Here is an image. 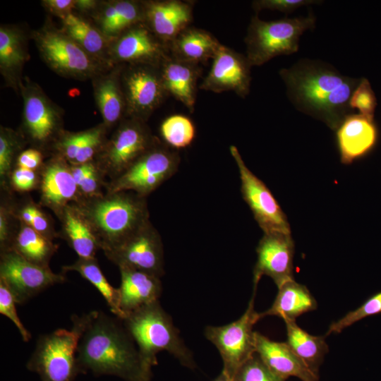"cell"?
I'll use <instances>...</instances> for the list:
<instances>
[{
	"mask_svg": "<svg viewBox=\"0 0 381 381\" xmlns=\"http://www.w3.org/2000/svg\"><path fill=\"white\" fill-rule=\"evenodd\" d=\"M161 65L160 73L167 93L193 112L200 75L199 65L179 60L171 55Z\"/></svg>",
	"mask_w": 381,
	"mask_h": 381,
	"instance_id": "ffe728a7",
	"label": "cell"
},
{
	"mask_svg": "<svg viewBox=\"0 0 381 381\" xmlns=\"http://www.w3.org/2000/svg\"><path fill=\"white\" fill-rule=\"evenodd\" d=\"M126 86L131 111L136 114L150 112L167 94L161 73L149 68L133 70L126 78Z\"/></svg>",
	"mask_w": 381,
	"mask_h": 381,
	"instance_id": "7402d4cb",
	"label": "cell"
},
{
	"mask_svg": "<svg viewBox=\"0 0 381 381\" xmlns=\"http://www.w3.org/2000/svg\"><path fill=\"white\" fill-rule=\"evenodd\" d=\"M16 304L11 291L2 281H0V313L12 321L18 329L23 340L27 342L30 339L31 334L18 317Z\"/></svg>",
	"mask_w": 381,
	"mask_h": 381,
	"instance_id": "ab89813d",
	"label": "cell"
},
{
	"mask_svg": "<svg viewBox=\"0 0 381 381\" xmlns=\"http://www.w3.org/2000/svg\"><path fill=\"white\" fill-rule=\"evenodd\" d=\"M75 4L81 8H89L94 4V2L92 1H77Z\"/></svg>",
	"mask_w": 381,
	"mask_h": 381,
	"instance_id": "f907efd6",
	"label": "cell"
},
{
	"mask_svg": "<svg viewBox=\"0 0 381 381\" xmlns=\"http://www.w3.org/2000/svg\"><path fill=\"white\" fill-rule=\"evenodd\" d=\"M73 204L103 251L117 246L150 222L146 198L131 191L80 198Z\"/></svg>",
	"mask_w": 381,
	"mask_h": 381,
	"instance_id": "3957f363",
	"label": "cell"
},
{
	"mask_svg": "<svg viewBox=\"0 0 381 381\" xmlns=\"http://www.w3.org/2000/svg\"><path fill=\"white\" fill-rule=\"evenodd\" d=\"M146 18L155 36L169 44L193 20L190 1L168 0L147 4Z\"/></svg>",
	"mask_w": 381,
	"mask_h": 381,
	"instance_id": "e0dca14e",
	"label": "cell"
},
{
	"mask_svg": "<svg viewBox=\"0 0 381 381\" xmlns=\"http://www.w3.org/2000/svg\"><path fill=\"white\" fill-rule=\"evenodd\" d=\"M320 2L314 0H258L253 2V8L259 12L262 9L277 10L291 13L300 6Z\"/></svg>",
	"mask_w": 381,
	"mask_h": 381,
	"instance_id": "b9f144b4",
	"label": "cell"
},
{
	"mask_svg": "<svg viewBox=\"0 0 381 381\" xmlns=\"http://www.w3.org/2000/svg\"><path fill=\"white\" fill-rule=\"evenodd\" d=\"M195 132L192 120L182 114L168 116L160 126V134L165 144L176 150L189 146L195 138Z\"/></svg>",
	"mask_w": 381,
	"mask_h": 381,
	"instance_id": "4dcf8cb0",
	"label": "cell"
},
{
	"mask_svg": "<svg viewBox=\"0 0 381 381\" xmlns=\"http://www.w3.org/2000/svg\"><path fill=\"white\" fill-rule=\"evenodd\" d=\"M289 99L299 111L337 130L351 108L349 101L357 79L341 74L332 66L301 59L279 71Z\"/></svg>",
	"mask_w": 381,
	"mask_h": 381,
	"instance_id": "6da1fadb",
	"label": "cell"
},
{
	"mask_svg": "<svg viewBox=\"0 0 381 381\" xmlns=\"http://www.w3.org/2000/svg\"><path fill=\"white\" fill-rule=\"evenodd\" d=\"M250 67L246 56L222 44L199 87L216 93L233 91L245 97L250 91Z\"/></svg>",
	"mask_w": 381,
	"mask_h": 381,
	"instance_id": "5bb4252c",
	"label": "cell"
},
{
	"mask_svg": "<svg viewBox=\"0 0 381 381\" xmlns=\"http://www.w3.org/2000/svg\"><path fill=\"white\" fill-rule=\"evenodd\" d=\"M104 253L119 268L136 270L160 278L164 274L163 243L150 221L121 243Z\"/></svg>",
	"mask_w": 381,
	"mask_h": 381,
	"instance_id": "8fae6325",
	"label": "cell"
},
{
	"mask_svg": "<svg viewBox=\"0 0 381 381\" xmlns=\"http://www.w3.org/2000/svg\"><path fill=\"white\" fill-rule=\"evenodd\" d=\"M25 121L30 136L43 142L54 133L56 126L54 112L44 99L37 95L28 97L25 102Z\"/></svg>",
	"mask_w": 381,
	"mask_h": 381,
	"instance_id": "f546056e",
	"label": "cell"
},
{
	"mask_svg": "<svg viewBox=\"0 0 381 381\" xmlns=\"http://www.w3.org/2000/svg\"><path fill=\"white\" fill-rule=\"evenodd\" d=\"M381 313V291L368 298L359 308L332 322L326 333H340L343 329L368 316Z\"/></svg>",
	"mask_w": 381,
	"mask_h": 381,
	"instance_id": "d590c367",
	"label": "cell"
},
{
	"mask_svg": "<svg viewBox=\"0 0 381 381\" xmlns=\"http://www.w3.org/2000/svg\"><path fill=\"white\" fill-rule=\"evenodd\" d=\"M256 290L245 313L236 321L223 326H207L206 338L219 351L223 361V369L232 379L238 369L255 353L253 326L262 318L254 307Z\"/></svg>",
	"mask_w": 381,
	"mask_h": 381,
	"instance_id": "ba28073f",
	"label": "cell"
},
{
	"mask_svg": "<svg viewBox=\"0 0 381 381\" xmlns=\"http://www.w3.org/2000/svg\"><path fill=\"white\" fill-rule=\"evenodd\" d=\"M221 45L210 32L190 26L168 44L172 57L198 65L212 59Z\"/></svg>",
	"mask_w": 381,
	"mask_h": 381,
	"instance_id": "cb8c5ba5",
	"label": "cell"
},
{
	"mask_svg": "<svg viewBox=\"0 0 381 381\" xmlns=\"http://www.w3.org/2000/svg\"><path fill=\"white\" fill-rule=\"evenodd\" d=\"M155 37L145 27L131 28L116 44L115 55L121 61L161 64L170 55L169 46Z\"/></svg>",
	"mask_w": 381,
	"mask_h": 381,
	"instance_id": "44dd1931",
	"label": "cell"
},
{
	"mask_svg": "<svg viewBox=\"0 0 381 381\" xmlns=\"http://www.w3.org/2000/svg\"><path fill=\"white\" fill-rule=\"evenodd\" d=\"M179 154L167 145L156 143L120 176L107 183V192L131 191L147 197L175 174Z\"/></svg>",
	"mask_w": 381,
	"mask_h": 381,
	"instance_id": "52a82bcc",
	"label": "cell"
},
{
	"mask_svg": "<svg viewBox=\"0 0 381 381\" xmlns=\"http://www.w3.org/2000/svg\"><path fill=\"white\" fill-rule=\"evenodd\" d=\"M46 2L50 8L60 13L70 10L75 4V1L71 0H49Z\"/></svg>",
	"mask_w": 381,
	"mask_h": 381,
	"instance_id": "c3c4849f",
	"label": "cell"
},
{
	"mask_svg": "<svg viewBox=\"0 0 381 381\" xmlns=\"http://www.w3.org/2000/svg\"><path fill=\"white\" fill-rule=\"evenodd\" d=\"M42 163V154L34 149L23 151L17 159L18 167L35 171Z\"/></svg>",
	"mask_w": 381,
	"mask_h": 381,
	"instance_id": "7dc6e473",
	"label": "cell"
},
{
	"mask_svg": "<svg viewBox=\"0 0 381 381\" xmlns=\"http://www.w3.org/2000/svg\"><path fill=\"white\" fill-rule=\"evenodd\" d=\"M349 105L351 109H358L360 114L373 119L377 100L371 85L366 78H363L359 82L352 93Z\"/></svg>",
	"mask_w": 381,
	"mask_h": 381,
	"instance_id": "f35d334b",
	"label": "cell"
},
{
	"mask_svg": "<svg viewBox=\"0 0 381 381\" xmlns=\"http://www.w3.org/2000/svg\"><path fill=\"white\" fill-rule=\"evenodd\" d=\"M70 271L77 272L82 277L92 284L106 301L111 312L122 320L123 315L120 308L119 288L110 284L103 274L96 258H78L74 263L62 267L63 273Z\"/></svg>",
	"mask_w": 381,
	"mask_h": 381,
	"instance_id": "f1b7e54d",
	"label": "cell"
},
{
	"mask_svg": "<svg viewBox=\"0 0 381 381\" xmlns=\"http://www.w3.org/2000/svg\"><path fill=\"white\" fill-rule=\"evenodd\" d=\"M285 323L287 344L308 369L319 378V368L328 351L325 337L308 334L295 321H285Z\"/></svg>",
	"mask_w": 381,
	"mask_h": 381,
	"instance_id": "4316f807",
	"label": "cell"
},
{
	"mask_svg": "<svg viewBox=\"0 0 381 381\" xmlns=\"http://www.w3.org/2000/svg\"><path fill=\"white\" fill-rule=\"evenodd\" d=\"M255 353L264 363L277 375L284 380L291 376L302 381H318L294 353L286 342H279L255 332Z\"/></svg>",
	"mask_w": 381,
	"mask_h": 381,
	"instance_id": "ac0fdd59",
	"label": "cell"
},
{
	"mask_svg": "<svg viewBox=\"0 0 381 381\" xmlns=\"http://www.w3.org/2000/svg\"><path fill=\"white\" fill-rule=\"evenodd\" d=\"M156 143L137 121L121 126L101 156L97 167L110 181L120 176Z\"/></svg>",
	"mask_w": 381,
	"mask_h": 381,
	"instance_id": "7c38bea8",
	"label": "cell"
},
{
	"mask_svg": "<svg viewBox=\"0 0 381 381\" xmlns=\"http://www.w3.org/2000/svg\"><path fill=\"white\" fill-rule=\"evenodd\" d=\"M94 131L95 128L69 135L64 137L59 143V150L71 165L73 164L76 158L83 152Z\"/></svg>",
	"mask_w": 381,
	"mask_h": 381,
	"instance_id": "60d3db41",
	"label": "cell"
},
{
	"mask_svg": "<svg viewBox=\"0 0 381 381\" xmlns=\"http://www.w3.org/2000/svg\"><path fill=\"white\" fill-rule=\"evenodd\" d=\"M121 320L97 311L78 344L77 361L82 374L113 375L126 381H150L137 347Z\"/></svg>",
	"mask_w": 381,
	"mask_h": 381,
	"instance_id": "7a4b0ae2",
	"label": "cell"
},
{
	"mask_svg": "<svg viewBox=\"0 0 381 381\" xmlns=\"http://www.w3.org/2000/svg\"><path fill=\"white\" fill-rule=\"evenodd\" d=\"M278 294L265 316H277L285 321H296L303 313L317 308V301L305 285L290 280L278 288Z\"/></svg>",
	"mask_w": 381,
	"mask_h": 381,
	"instance_id": "d4e9b609",
	"label": "cell"
},
{
	"mask_svg": "<svg viewBox=\"0 0 381 381\" xmlns=\"http://www.w3.org/2000/svg\"><path fill=\"white\" fill-rule=\"evenodd\" d=\"M97 310L71 316L70 329H57L40 335L26 363L40 381H74L81 374L77 361L79 341Z\"/></svg>",
	"mask_w": 381,
	"mask_h": 381,
	"instance_id": "5b68a950",
	"label": "cell"
},
{
	"mask_svg": "<svg viewBox=\"0 0 381 381\" xmlns=\"http://www.w3.org/2000/svg\"><path fill=\"white\" fill-rule=\"evenodd\" d=\"M64 22L68 35L85 51L97 53L102 50V35L87 23L71 13L65 16Z\"/></svg>",
	"mask_w": 381,
	"mask_h": 381,
	"instance_id": "1f68e13d",
	"label": "cell"
},
{
	"mask_svg": "<svg viewBox=\"0 0 381 381\" xmlns=\"http://www.w3.org/2000/svg\"><path fill=\"white\" fill-rule=\"evenodd\" d=\"M213 381H233V379L224 370H222L220 374Z\"/></svg>",
	"mask_w": 381,
	"mask_h": 381,
	"instance_id": "681fc988",
	"label": "cell"
},
{
	"mask_svg": "<svg viewBox=\"0 0 381 381\" xmlns=\"http://www.w3.org/2000/svg\"><path fill=\"white\" fill-rule=\"evenodd\" d=\"M40 203L59 216L68 205L81 198L71 165L63 159H54L40 173Z\"/></svg>",
	"mask_w": 381,
	"mask_h": 381,
	"instance_id": "9a60e30c",
	"label": "cell"
},
{
	"mask_svg": "<svg viewBox=\"0 0 381 381\" xmlns=\"http://www.w3.org/2000/svg\"><path fill=\"white\" fill-rule=\"evenodd\" d=\"M40 47L47 61L59 70L82 73L90 68L85 51L72 39L61 34L45 32L40 37Z\"/></svg>",
	"mask_w": 381,
	"mask_h": 381,
	"instance_id": "603a6c76",
	"label": "cell"
},
{
	"mask_svg": "<svg viewBox=\"0 0 381 381\" xmlns=\"http://www.w3.org/2000/svg\"><path fill=\"white\" fill-rule=\"evenodd\" d=\"M10 176L12 186L19 191L31 190L39 184L40 176L34 170L17 167Z\"/></svg>",
	"mask_w": 381,
	"mask_h": 381,
	"instance_id": "ee69618b",
	"label": "cell"
},
{
	"mask_svg": "<svg viewBox=\"0 0 381 381\" xmlns=\"http://www.w3.org/2000/svg\"><path fill=\"white\" fill-rule=\"evenodd\" d=\"M13 214L9 208L1 205L0 208V244L1 251L8 248L15 234L11 230V218Z\"/></svg>",
	"mask_w": 381,
	"mask_h": 381,
	"instance_id": "f6af8a7d",
	"label": "cell"
},
{
	"mask_svg": "<svg viewBox=\"0 0 381 381\" xmlns=\"http://www.w3.org/2000/svg\"><path fill=\"white\" fill-rule=\"evenodd\" d=\"M73 179L78 186L81 198H92L102 195L101 188L104 178L92 162L71 165Z\"/></svg>",
	"mask_w": 381,
	"mask_h": 381,
	"instance_id": "836d02e7",
	"label": "cell"
},
{
	"mask_svg": "<svg viewBox=\"0 0 381 381\" xmlns=\"http://www.w3.org/2000/svg\"><path fill=\"white\" fill-rule=\"evenodd\" d=\"M15 144L11 138L1 132L0 135V176L4 181L12 172Z\"/></svg>",
	"mask_w": 381,
	"mask_h": 381,
	"instance_id": "7bdbcfd3",
	"label": "cell"
},
{
	"mask_svg": "<svg viewBox=\"0 0 381 381\" xmlns=\"http://www.w3.org/2000/svg\"><path fill=\"white\" fill-rule=\"evenodd\" d=\"M125 1L116 2L107 8L102 20V26L106 34L111 35L112 29L123 9Z\"/></svg>",
	"mask_w": 381,
	"mask_h": 381,
	"instance_id": "bcb514c9",
	"label": "cell"
},
{
	"mask_svg": "<svg viewBox=\"0 0 381 381\" xmlns=\"http://www.w3.org/2000/svg\"><path fill=\"white\" fill-rule=\"evenodd\" d=\"M97 99L105 122L108 124L115 123L123 109L122 99L116 82L113 80L104 81L97 90Z\"/></svg>",
	"mask_w": 381,
	"mask_h": 381,
	"instance_id": "e575fe53",
	"label": "cell"
},
{
	"mask_svg": "<svg viewBox=\"0 0 381 381\" xmlns=\"http://www.w3.org/2000/svg\"><path fill=\"white\" fill-rule=\"evenodd\" d=\"M315 22L312 14L271 21L253 17L245 38L246 58L250 66H261L275 56L296 52L301 35L313 28Z\"/></svg>",
	"mask_w": 381,
	"mask_h": 381,
	"instance_id": "8992f818",
	"label": "cell"
},
{
	"mask_svg": "<svg viewBox=\"0 0 381 381\" xmlns=\"http://www.w3.org/2000/svg\"><path fill=\"white\" fill-rule=\"evenodd\" d=\"M8 249L12 250L25 260L44 267L49 263L57 249L52 240L30 226L20 223Z\"/></svg>",
	"mask_w": 381,
	"mask_h": 381,
	"instance_id": "83f0119b",
	"label": "cell"
},
{
	"mask_svg": "<svg viewBox=\"0 0 381 381\" xmlns=\"http://www.w3.org/2000/svg\"><path fill=\"white\" fill-rule=\"evenodd\" d=\"M63 235L78 258L93 259L98 249V241L90 224L73 203L67 205L58 216Z\"/></svg>",
	"mask_w": 381,
	"mask_h": 381,
	"instance_id": "484cf974",
	"label": "cell"
},
{
	"mask_svg": "<svg viewBox=\"0 0 381 381\" xmlns=\"http://www.w3.org/2000/svg\"><path fill=\"white\" fill-rule=\"evenodd\" d=\"M233 381H285L274 374L262 361L257 353H253L236 372Z\"/></svg>",
	"mask_w": 381,
	"mask_h": 381,
	"instance_id": "8d00e7d4",
	"label": "cell"
},
{
	"mask_svg": "<svg viewBox=\"0 0 381 381\" xmlns=\"http://www.w3.org/2000/svg\"><path fill=\"white\" fill-rule=\"evenodd\" d=\"M119 291L123 319L139 308L159 301L162 291L160 277L133 269L119 268Z\"/></svg>",
	"mask_w": 381,
	"mask_h": 381,
	"instance_id": "d6986e66",
	"label": "cell"
},
{
	"mask_svg": "<svg viewBox=\"0 0 381 381\" xmlns=\"http://www.w3.org/2000/svg\"><path fill=\"white\" fill-rule=\"evenodd\" d=\"M13 217L47 238L53 240L56 233L51 219L40 206L32 201L18 205L15 209L9 208Z\"/></svg>",
	"mask_w": 381,
	"mask_h": 381,
	"instance_id": "d6a6232c",
	"label": "cell"
},
{
	"mask_svg": "<svg viewBox=\"0 0 381 381\" xmlns=\"http://www.w3.org/2000/svg\"><path fill=\"white\" fill-rule=\"evenodd\" d=\"M23 60L18 36L11 30H0V64L6 68L16 67Z\"/></svg>",
	"mask_w": 381,
	"mask_h": 381,
	"instance_id": "74e56055",
	"label": "cell"
},
{
	"mask_svg": "<svg viewBox=\"0 0 381 381\" xmlns=\"http://www.w3.org/2000/svg\"><path fill=\"white\" fill-rule=\"evenodd\" d=\"M122 322L137 347L143 370L149 378H152V368L157 365V355L162 351L174 356L182 365L196 368L191 351L159 301L128 315Z\"/></svg>",
	"mask_w": 381,
	"mask_h": 381,
	"instance_id": "277c9868",
	"label": "cell"
},
{
	"mask_svg": "<svg viewBox=\"0 0 381 381\" xmlns=\"http://www.w3.org/2000/svg\"><path fill=\"white\" fill-rule=\"evenodd\" d=\"M66 280L64 273H54L49 267L34 264L12 250L1 251L0 281L11 291L17 304Z\"/></svg>",
	"mask_w": 381,
	"mask_h": 381,
	"instance_id": "9c48e42d",
	"label": "cell"
},
{
	"mask_svg": "<svg viewBox=\"0 0 381 381\" xmlns=\"http://www.w3.org/2000/svg\"><path fill=\"white\" fill-rule=\"evenodd\" d=\"M378 140L373 119L361 114H349L337 129V141L341 162L345 164L370 152Z\"/></svg>",
	"mask_w": 381,
	"mask_h": 381,
	"instance_id": "2e32d148",
	"label": "cell"
},
{
	"mask_svg": "<svg viewBox=\"0 0 381 381\" xmlns=\"http://www.w3.org/2000/svg\"><path fill=\"white\" fill-rule=\"evenodd\" d=\"M229 150L238 167L242 197L263 232L291 234L286 216L270 189L247 167L236 146Z\"/></svg>",
	"mask_w": 381,
	"mask_h": 381,
	"instance_id": "30bf717a",
	"label": "cell"
},
{
	"mask_svg": "<svg viewBox=\"0 0 381 381\" xmlns=\"http://www.w3.org/2000/svg\"><path fill=\"white\" fill-rule=\"evenodd\" d=\"M257 262L253 269V289L264 275L279 288L294 279V243L291 234L264 233L256 248Z\"/></svg>",
	"mask_w": 381,
	"mask_h": 381,
	"instance_id": "4fadbf2b",
	"label": "cell"
}]
</instances>
